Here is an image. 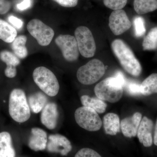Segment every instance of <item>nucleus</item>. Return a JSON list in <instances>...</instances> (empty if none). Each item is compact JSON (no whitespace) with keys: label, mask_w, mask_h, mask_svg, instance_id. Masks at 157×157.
Wrapping results in <instances>:
<instances>
[{"label":"nucleus","mask_w":157,"mask_h":157,"mask_svg":"<svg viewBox=\"0 0 157 157\" xmlns=\"http://www.w3.org/2000/svg\"><path fill=\"white\" fill-rule=\"evenodd\" d=\"M9 113L15 121L23 123L28 120L31 111L25 93L20 89H14L10 94Z\"/></svg>","instance_id":"7ed1b4c3"},{"label":"nucleus","mask_w":157,"mask_h":157,"mask_svg":"<svg viewBox=\"0 0 157 157\" xmlns=\"http://www.w3.org/2000/svg\"><path fill=\"white\" fill-rule=\"evenodd\" d=\"M27 27L31 36L41 46L49 45L54 36L53 30L39 19L32 20L28 24Z\"/></svg>","instance_id":"6e6552de"},{"label":"nucleus","mask_w":157,"mask_h":157,"mask_svg":"<svg viewBox=\"0 0 157 157\" xmlns=\"http://www.w3.org/2000/svg\"><path fill=\"white\" fill-rule=\"evenodd\" d=\"M27 38L24 35L18 36L15 38L11 45L13 52L19 59H23L28 54L27 48L26 47Z\"/></svg>","instance_id":"aec40b11"},{"label":"nucleus","mask_w":157,"mask_h":157,"mask_svg":"<svg viewBox=\"0 0 157 157\" xmlns=\"http://www.w3.org/2000/svg\"><path fill=\"white\" fill-rule=\"evenodd\" d=\"M9 22L13 25V27L17 29L22 28L23 25V22L21 19L15 17L13 15H11L8 17Z\"/></svg>","instance_id":"2f4dec72"},{"label":"nucleus","mask_w":157,"mask_h":157,"mask_svg":"<svg viewBox=\"0 0 157 157\" xmlns=\"http://www.w3.org/2000/svg\"><path fill=\"white\" fill-rule=\"evenodd\" d=\"M76 38L79 52L85 58L92 57L94 56L96 45L91 32L86 27H78L75 31Z\"/></svg>","instance_id":"0eeeda50"},{"label":"nucleus","mask_w":157,"mask_h":157,"mask_svg":"<svg viewBox=\"0 0 157 157\" xmlns=\"http://www.w3.org/2000/svg\"><path fill=\"white\" fill-rule=\"evenodd\" d=\"M144 50H154L157 48V27L153 28L144 39Z\"/></svg>","instance_id":"5701e85b"},{"label":"nucleus","mask_w":157,"mask_h":157,"mask_svg":"<svg viewBox=\"0 0 157 157\" xmlns=\"http://www.w3.org/2000/svg\"><path fill=\"white\" fill-rule=\"evenodd\" d=\"M55 43L66 60L72 62L78 59L79 50L75 37L70 35H60L56 37Z\"/></svg>","instance_id":"1a4fd4ad"},{"label":"nucleus","mask_w":157,"mask_h":157,"mask_svg":"<svg viewBox=\"0 0 157 157\" xmlns=\"http://www.w3.org/2000/svg\"><path fill=\"white\" fill-rule=\"evenodd\" d=\"M106 68L98 59H93L82 66L76 73L78 81L82 84L91 85L96 83L105 74Z\"/></svg>","instance_id":"39448f33"},{"label":"nucleus","mask_w":157,"mask_h":157,"mask_svg":"<svg viewBox=\"0 0 157 157\" xmlns=\"http://www.w3.org/2000/svg\"><path fill=\"white\" fill-rule=\"evenodd\" d=\"M134 7L137 14H147L157 10V0H134Z\"/></svg>","instance_id":"4be33fe9"},{"label":"nucleus","mask_w":157,"mask_h":157,"mask_svg":"<svg viewBox=\"0 0 157 157\" xmlns=\"http://www.w3.org/2000/svg\"><path fill=\"white\" fill-rule=\"evenodd\" d=\"M154 143L157 146V120L155 127L154 135Z\"/></svg>","instance_id":"c9c22d12"},{"label":"nucleus","mask_w":157,"mask_h":157,"mask_svg":"<svg viewBox=\"0 0 157 157\" xmlns=\"http://www.w3.org/2000/svg\"><path fill=\"white\" fill-rule=\"evenodd\" d=\"M59 5L64 7L72 8L76 6L78 0H53Z\"/></svg>","instance_id":"7c9ffc66"},{"label":"nucleus","mask_w":157,"mask_h":157,"mask_svg":"<svg viewBox=\"0 0 157 157\" xmlns=\"http://www.w3.org/2000/svg\"><path fill=\"white\" fill-rule=\"evenodd\" d=\"M75 118L79 126L89 132L99 131L102 127V121L98 113L90 107L82 106L77 108Z\"/></svg>","instance_id":"423d86ee"},{"label":"nucleus","mask_w":157,"mask_h":157,"mask_svg":"<svg viewBox=\"0 0 157 157\" xmlns=\"http://www.w3.org/2000/svg\"><path fill=\"white\" fill-rule=\"evenodd\" d=\"M33 78L39 88L47 95L54 97L58 94L59 85L57 78L48 68L39 67L35 69Z\"/></svg>","instance_id":"20e7f679"},{"label":"nucleus","mask_w":157,"mask_h":157,"mask_svg":"<svg viewBox=\"0 0 157 157\" xmlns=\"http://www.w3.org/2000/svg\"><path fill=\"white\" fill-rule=\"evenodd\" d=\"M106 7L113 10H120L126 5L128 0H103Z\"/></svg>","instance_id":"a878e982"},{"label":"nucleus","mask_w":157,"mask_h":157,"mask_svg":"<svg viewBox=\"0 0 157 157\" xmlns=\"http://www.w3.org/2000/svg\"><path fill=\"white\" fill-rule=\"evenodd\" d=\"M111 48L125 71L135 77L140 76L142 67L128 45L123 40L117 39L111 43Z\"/></svg>","instance_id":"f03ea898"},{"label":"nucleus","mask_w":157,"mask_h":157,"mask_svg":"<svg viewBox=\"0 0 157 157\" xmlns=\"http://www.w3.org/2000/svg\"><path fill=\"white\" fill-rule=\"evenodd\" d=\"M103 125L104 131L107 135L113 136L120 132L119 117L115 113H109L104 116L103 118Z\"/></svg>","instance_id":"dca6fc26"},{"label":"nucleus","mask_w":157,"mask_h":157,"mask_svg":"<svg viewBox=\"0 0 157 157\" xmlns=\"http://www.w3.org/2000/svg\"><path fill=\"white\" fill-rule=\"evenodd\" d=\"M75 157H102L95 151L89 148H83L75 155Z\"/></svg>","instance_id":"cd10ccee"},{"label":"nucleus","mask_w":157,"mask_h":157,"mask_svg":"<svg viewBox=\"0 0 157 157\" xmlns=\"http://www.w3.org/2000/svg\"><path fill=\"white\" fill-rule=\"evenodd\" d=\"M32 5L31 0H23L21 3L17 4V8L21 11H24L28 9Z\"/></svg>","instance_id":"f704fd0d"},{"label":"nucleus","mask_w":157,"mask_h":157,"mask_svg":"<svg viewBox=\"0 0 157 157\" xmlns=\"http://www.w3.org/2000/svg\"><path fill=\"white\" fill-rule=\"evenodd\" d=\"M17 36L16 29L5 21L0 19V39L6 43H12Z\"/></svg>","instance_id":"a211bd4d"},{"label":"nucleus","mask_w":157,"mask_h":157,"mask_svg":"<svg viewBox=\"0 0 157 157\" xmlns=\"http://www.w3.org/2000/svg\"><path fill=\"white\" fill-rule=\"evenodd\" d=\"M153 127V122L150 119L145 116L141 119L137 135L140 143L145 147H149L152 144Z\"/></svg>","instance_id":"ddd939ff"},{"label":"nucleus","mask_w":157,"mask_h":157,"mask_svg":"<svg viewBox=\"0 0 157 157\" xmlns=\"http://www.w3.org/2000/svg\"><path fill=\"white\" fill-rule=\"evenodd\" d=\"M11 7V3L9 0H0V14H6Z\"/></svg>","instance_id":"473e14b6"},{"label":"nucleus","mask_w":157,"mask_h":157,"mask_svg":"<svg viewBox=\"0 0 157 157\" xmlns=\"http://www.w3.org/2000/svg\"><path fill=\"white\" fill-rule=\"evenodd\" d=\"M46 148L49 152L67 155L72 149L71 142L63 135L56 134L49 135Z\"/></svg>","instance_id":"9b49d317"},{"label":"nucleus","mask_w":157,"mask_h":157,"mask_svg":"<svg viewBox=\"0 0 157 157\" xmlns=\"http://www.w3.org/2000/svg\"><path fill=\"white\" fill-rule=\"evenodd\" d=\"M0 59L7 66L16 67L20 63L19 59L14 53L8 50H3L0 52Z\"/></svg>","instance_id":"b1692460"},{"label":"nucleus","mask_w":157,"mask_h":157,"mask_svg":"<svg viewBox=\"0 0 157 157\" xmlns=\"http://www.w3.org/2000/svg\"><path fill=\"white\" fill-rule=\"evenodd\" d=\"M80 101L83 106L92 108L98 113H102L106 111L107 104L98 98H91L89 96L83 95L80 98Z\"/></svg>","instance_id":"f3484780"},{"label":"nucleus","mask_w":157,"mask_h":157,"mask_svg":"<svg viewBox=\"0 0 157 157\" xmlns=\"http://www.w3.org/2000/svg\"><path fill=\"white\" fill-rule=\"evenodd\" d=\"M5 74L8 78H14L17 75L16 67L13 66H7L5 70Z\"/></svg>","instance_id":"72a5a7b5"},{"label":"nucleus","mask_w":157,"mask_h":157,"mask_svg":"<svg viewBox=\"0 0 157 157\" xmlns=\"http://www.w3.org/2000/svg\"><path fill=\"white\" fill-rule=\"evenodd\" d=\"M47 102L46 96L41 92L35 93L28 98L29 106L35 113H38L42 111L46 105Z\"/></svg>","instance_id":"6ab92c4d"},{"label":"nucleus","mask_w":157,"mask_h":157,"mask_svg":"<svg viewBox=\"0 0 157 157\" xmlns=\"http://www.w3.org/2000/svg\"><path fill=\"white\" fill-rule=\"evenodd\" d=\"M135 36L139 38L142 36L146 33L145 21L141 16H136L133 20Z\"/></svg>","instance_id":"393cba45"},{"label":"nucleus","mask_w":157,"mask_h":157,"mask_svg":"<svg viewBox=\"0 0 157 157\" xmlns=\"http://www.w3.org/2000/svg\"><path fill=\"white\" fill-rule=\"evenodd\" d=\"M15 152L13 147L9 146L0 149V157H15Z\"/></svg>","instance_id":"c756f323"},{"label":"nucleus","mask_w":157,"mask_h":157,"mask_svg":"<svg viewBox=\"0 0 157 157\" xmlns=\"http://www.w3.org/2000/svg\"><path fill=\"white\" fill-rule=\"evenodd\" d=\"M12 140L11 135L8 132L0 133V149L12 146Z\"/></svg>","instance_id":"c85d7f7f"},{"label":"nucleus","mask_w":157,"mask_h":157,"mask_svg":"<svg viewBox=\"0 0 157 157\" xmlns=\"http://www.w3.org/2000/svg\"><path fill=\"white\" fill-rule=\"evenodd\" d=\"M140 85L135 81H126L124 86L129 94L137 96L141 94L140 93Z\"/></svg>","instance_id":"bb28decb"},{"label":"nucleus","mask_w":157,"mask_h":157,"mask_svg":"<svg viewBox=\"0 0 157 157\" xmlns=\"http://www.w3.org/2000/svg\"><path fill=\"white\" fill-rule=\"evenodd\" d=\"M127 80L120 71L114 76L108 77L98 83L94 88L97 98L103 101L115 103L120 100L123 94V87Z\"/></svg>","instance_id":"f257e3e1"},{"label":"nucleus","mask_w":157,"mask_h":157,"mask_svg":"<svg viewBox=\"0 0 157 157\" xmlns=\"http://www.w3.org/2000/svg\"><path fill=\"white\" fill-rule=\"evenodd\" d=\"M59 117L57 106L53 102L46 104L42 110L41 121L47 128L53 130L56 128Z\"/></svg>","instance_id":"f8f14e48"},{"label":"nucleus","mask_w":157,"mask_h":157,"mask_svg":"<svg viewBox=\"0 0 157 157\" xmlns=\"http://www.w3.org/2000/svg\"><path fill=\"white\" fill-rule=\"evenodd\" d=\"M141 119L142 114L140 113L136 112L132 116L122 120L121 123V128L124 136L129 138L135 137Z\"/></svg>","instance_id":"4468645a"},{"label":"nucleus","mask_w":157,"mask_h":157,"mask_svg":"<svg viewBox=\"0 0 157 157\" xmlns=\"http://www.w3.org/2000/svg\"><path fill=\"white\" fill-rule=\"evenodd\" d=\"M140 93L149 96L157 93V73H152L145 78L140 85Z\"/></svg>","instance_id":"412c9836"},{"label":"nucleus","mask_w":157,"mask_h":157,"mask_svg":"<svg viewBox=\"0 0 157 157\" xmlns=\"http://www.w3.org/2000/svg\"><path fill=\"white\" fill-rule=\"evenodd\" d=\"M48 138L46 132L39 128H34L31 130L28 145L34 151L44 150L46 147Z\"/></svg>","instance_id":"2eb2a0df"},{"label":"nucleus","mask_w":157,"mask_h":157,"mask_svg":"<svg viewBox=\"0 0 157 157\" xmlns=\"http://www.w3.org/2000/svg\"><path fill=\"white\" fill-rule=\"evenodd\" d=\"M109 26L111 31L116 36L123 34L132 26L125 11L122 9L114 10L109 18Z\"/></svg>","instance_id":"9d476101"}]
</instances>
